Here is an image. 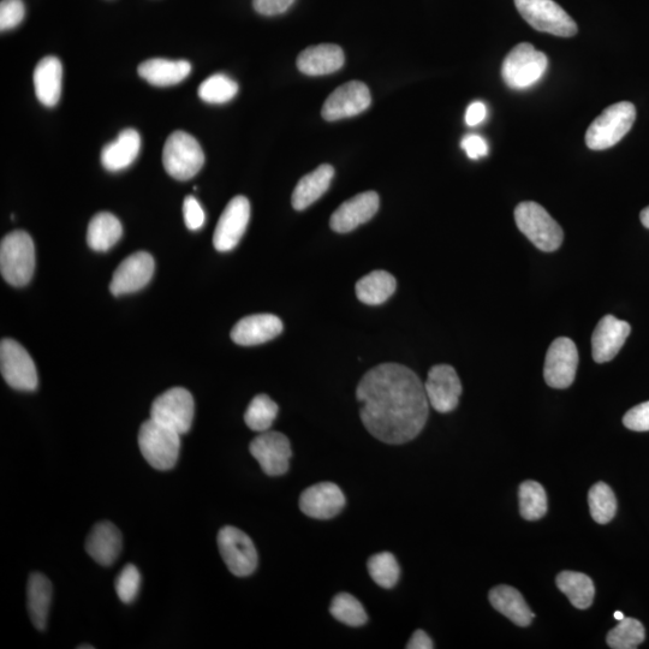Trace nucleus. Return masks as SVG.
<instances>
[{"mask_svg": "<svg viewBox=\"0 0 649 649\" xmlns=\"http://www.w3.org/2000/svg\"><path fill=\"white\" fill-rule=\"evenodd\" d=\"M425 390L432 408L446 414L454 412L460 403L462 384L454 367L438 365L428 373Z\"/></svg>", "mask_w": 649, "mask_h": 649, "instance_id": "obj_14", "label": "nucleus"}, {"mask_svg": "<svg viewBox=\"0 0 649 649\" xmlns=\"http://www.w3.org/2000/svg\"><path fill=\"white\" fill-rule=\"evenodd\" d=\"M249 451L266 475L281 476L288 472L293 450L283 433L261 432L250 443Z\"/></svg>", "mask_w": 649, "mask_h": 649, "instance_id": "obj_12", "label": "nucleus"}, {"mask_svg": "<svg viewBox=\"0 0 649 649\" xmlns=\"http://www.w3.org/2000/svg\"><path fill=\"white\" fill-rule=\"evenodd\" d=\"M623 424L630 431L648 432L649 431V401L639 404V406L630 409L624 415Z\"/></svg>", "mask_w": 649, "mask_h": 649, "instance_id": "obj_42", "label": "nucleus"}, {"mask_svg": "<svg viewBox=\"0 0 649 649\" xmlns=\"http://www.w3.org/2000/svg\"><path fill=\"white\" fill-rule=\"evenodd\" d=\"M636 119L635 106L629 101L607 107L586 134V144L593 151H604L618 144L633 128Z\"/></svg>", "mask_w": 649, "mask_h": 649, "instance_id": "obj_3", "label": "nucleus"}, {"mask_svg": "<svg viewBox=\"0 0 649 649\" xmlns=\"http://www.w3.org/2000/svg\"><path fill=\"white\" fill-rule=\"evenodd\" d=\"M250 218V204L244 196H235L220 216L213 244L218 252H230L240 243Z\"/></svg>", "mask_w": 649, "mask_h": 649, "instance_id": "obj_16", "label": "nucleus"}, {"mask_svg": "<svg viewBox=\"0 0 649 649\" xmlns=\"http://www.w3.org/2000/svg\"><path fill=\"white\" fill-rule=\"evenodd\" d=\"M86 550L95 562L109 567L122 551V534L111 522H100L92 529L86 541Z\"/></svg>", "mask_w": 649, "mask_h": 649, "instance_id": "obj_22", "label": "nucleus"}, {"mask_svg": "<svg viewBox=\"0 0 649 649\" xmlns=\"http://www.w3.org/2000/svg\"><path fill=\"white\" fill-rule=\"evenodd\" d=\"M163 164L172 178L188 181L199 174L205 164V154L194 136L177 130L165 142Z\"/></svg>", "mask_w": 649, "mask_h": 649, "instance_id": "obj_6", "label": "nucleus"}, {"mask_svg": "<svg viewBox=\"0 0 649 649\" xmlns=\"http://www.w3.org/2000/svg\"><path fill=\"white\" fill-rule=\"evenodd\" d=\"M0 371L7 384L15 390L34 391L38 387V372L28 351L14 339L5 338L0 344Z\"/></svg>", "mask_w": 649, "mask_h": 649, "instance_id": "obj_10", "label": "nucleus"}, {"mask_svg": "<svg viewBox=\"0 0 649 649\" xmlns=\"http://www.w3.org/2000/svg\"><path fill=\"white\" fill-rule=\"evenodd\" d=\"M141 150V136L135 129H124L115 141L101 151V164L107 171L118 172L129 168Z\"/></svg>", "mask_w": 649, "mask_h": 649, "instance_id": "obj_25", "label": "nucleus"}, {"mask_svg": "<svg viewBox=\"0 0 649 649\" xmlns=\"http://www.w3.org/2000/svg\"><path fill=\"white\" fill-rule=\"evenodd\" d=\"M579 353L576 344L570 338H557L546 354L544 377L547 385L553 389H567L574 383Z\"/></svg>", "mask_w": 649, "mask_h": 649, "instance_id": "obj_13", "label": "nucleus"}, {"mask_svg": "<svg viewBox=\"0 0 649 649\" xmlns=\"http://www.w3.org/2000/svg\"><path fill=\"white\" fill-rule=\"evenodd\" d=\"M372 97L365 83L351 81L338 87L325 101L321 115L326 121L355 117L371 106Z\"/></svg>", "mask_w": 649, "mask_h": 649, "instance_id": "obj_15", "label": "nucleus"}, {"mask_svg": "<svg viewBox=\"0 0 649 649\" xmlns=\"http://www.w3.org/2000/svg\"><path fill=\"white\" fill-rule=\"evenodd\" d=\"M588 503L593 520L599 525H606L616 516L617 499L611 487L605 482H598L591 488Z\"/></svg>", "mask_w": 649, "mask_h": 649, "instance_id": "obj_34", "label": "nucleus"}, {"mask_svg": "<svg viewBox=\"0 0 649 649\" xmlns=\"http://www.w3.org/2000/svg\"><path fill=\"white\" fill-rule=\"evenodd\" d=\"M556 583L576 609L586 610L592 606L595 587L591 577L576 571H563L557 576Z\"/></svg>", "mask_w": 649, "mask_h": 649, "instance_id": "obj_32", "label": "nucleus"}, {"mask_svg": "<svg viewBox=\"0 0 649 649\" xmlns=\"http://www.w3.org/2000/svg\"><path fill=\"white\" fill-rule=\"evenodd\" d=\"M237 82L228 75L216 74L208 77L199 87V97L208 104H225L236 97Z\"/></svg>", "mask_w": 649, "mask_h": 649, "instance_id": "obj_39", "label": "nucleus"}, {"mask_svg": "<svg viewBox=\"0 0 649 649\" xmlns=\"http://www.w3.org/2000/svg\"><path fill=\"white\" fill-rule=\"evenodd\" d=\"M141 587V574L133 564H127L118 574L116 592L119 600L124 604H132L138 597Z\"/></svg>", "mask_w": 649, "mask_h": 649, "instance_id": "obj_40", "label": "nucleus"}, {"mask_svg": "<svg viewBox=\"0 0 649 649\" xmlns=\"http://www.w3.org/2000/svg\"><path fill=\"white\" fill-rule=\"evenodd\" d=\"M641 223L645 228L649 229V206L642 210L640 214Z\"/></svg>", "mask_w": 649, "mask_h": 649, "instance_id": "obj_48", "label": "nucleus"}, {"mask_svg": "<svg viewBox=\"0 0 649 649\" xmlns=\"http://www.w3.org/2000/svg\"><path fill=\"white\" fill-rule=\"evenodd\" d=\"M330 612L337 621L349 625V627H362L368 621L365 607L354 595L341 593L332 600Z\"/></svg>", "mask_w": 649, "mask_h": 649, "instance_id": "obj_38", "label": "nucleus"}, {"mask_svg": "<svg viewBox=\"0 0 649 649\" xmlns=\"http://www.w3.org/2000/svg\"><path fill=\"white\" fill-rule=\"evenodd\" d=\"M277 415V403L267 395H258L250 402L244 414V421L250 430L261 433L270 430Z\"/></svg>", "mask_w": 649, "mask_h": 649, "instance_id": "obj_33", "label": "nucleus"}, {"mask_svg": "<svg viewBox=\"0 0 649 649\" xmlns=\"http://www.w3.org/2000/svg\"><path fill=\"white\" fill-rule=\"evenodd\" d=\"M154 259L151 254L139 252L128 256L113 273L110 291L115 296L136 293L144 289L154 275Z\"/></svg>", "mask_w": 649, "mask_h": 649, "instance_id": "obj_17", "label": "nucleus"}, {"mask_svg": "<svg viewBox=\"0 0 649 649\" xmlns=\"http://www.w3.org/2000/svg\"><path fill=\"white\" fill-rule=\"evenodd\" d=\"M520 511L525 520L538 521L547 512V496L537 481H525L520 486Z\"/></svg>", "mask_w": 649, "mask_h": 649, "instance_id": "obj_36", "label": "nucleus"}, {"mask_svg": "<svg viewBox=\"0 0 649 649\" xmlns=\"http://www.w3.org/2000/svg\"><path fill=\"white\" fill-rule=\"evenodd\" d=\"M517 228L543 252H556L563 243V230L543 206L526 201L515 210Z\"/></svg>", "mask_w": 649, "mask_h": 649, "instance_id": "obj_4", "label": "nucleus"}, {"mask_svg": "<svg viewBox=\"0 0 649 649\" xmlns=\"http://www.w3.org/2000/svg\"><path fill=\"white\" fill-rule=\"evenodd\" d=\"M26 7L23 0H2L0 3V29L10 31L25 19Z\"/></svg>", "mask_w": 649, "mask_h": 649, "instance_id": "obj_41", "label": "nucleus"}, {"mask_svg": "<svg viewBox=\"0 0 649 649\" xmlns=\"http://www.w3.org/2000/svg\"><path fill=\"white\" fill-rule=\"evenodd\" d=\"M295 0H253L256 13L264 16H276L287 13Z\"/></svg>", "mask_w": 649, "mask_h": 649, "instance_id": "obj_44", "label": "nucleus"}, {"mask_svg": "<svg viewBox=\"0 0 649 649\" xmlns=\"http://www.w3.org/2000/svg\"><path fill=\"white\" fill-rule=\"evenodd\" d=\"M344 493L332 482H320L303 491L300 497V509L315 520H330L344 508Z\"/></svg>", "mask_w": 649, "mask_h": 649, "instance_id": "obj_18", "label": "nucleus"}, {"mask_svg": "<svg viewBox=\"0 0 649 649\" xmlns=\"http://www.w3.org/2000/svg\"><path fill=\"white\" fill-rule=\"evenodd\" d=\"M195 402L192 394L183 387H174L154 400L151 419L178 434H186L192 428Z\"/></svg>", "mask_w": 649, "mask_h": 649, "instance_id": "obj_9", "label": "nucleus"}, {"mask_svg": "<svg viewBox=\"0 0 649 649\" xmlns=\"http://www.w3.org/2000/svg\"><path fill=\"white\" fill-rule=\"evenodd\" d=\"M139 75L142 79L157 87L178 85L190 74L192 65L187 61H170V59L154 58L139 65Z\"/></svg>", "mask_w": 649, "mask_h": 649, "instance_id": "obj_26", "label": "nucleus"}, {"mask_svg": "<svg viewBox=\"0 0 649 649\" xmlns=\"http://www.w3.org/2000/svg\"><path fill=\"white\" fill-rule=\"evenodd\" d=\"M518 13L539 32L571 38L577 34L576 22L553 0H515Z\"/></svg>", "mask_w": 649, "mask_h": 649, "instance_id": "obj_8", "label": "nucleus"}, {"mask_svg": "<svg viewBox=\"0 0 649 649\" xmlns=\"http://www.w3.org/2000/svg\"><path fill=\"white\" fill-rule=\"evenodd\" d=\"M368 573L378 586L391 589L400 581L401 568L390 552H381L369 558Z\"/></svg>", "mask_w": 649, "mask_h": 649, "instance_id": "obj_37", "label": "nucleus"}, {"mask_svg": "<svg viewBox=\"0 0 649 649\" xmlns=\"http://www.w3.org/2000/svg\"><path fill=\"white\" fill-rule=\"evenodd\" d=\"M487 116V109L484 103L481 101H475V103L470 104L466 112V122L469 127H476L480 123L485 121Z\"/></svg>", "mask_w": 649, "mask_h": 649, "instance_id": "obj_46", "label": "nucleus"}, {"mask_svg": "<svg viewBox=\"0 0 649 649\" xmlns=\"http://www.w3.org/2000/svg\"><path fill=\"white\" fill-rule=\"evenodd\" d=\"M283 331L282 320L273 314H254L243 318L231 331V339L242 347L272 341Z\"/></svg>", "mask_w": 649, "mask_h": 649, "instance_id": "obj_21", "label": "nucleus"}, {"mask_svg": "<svg viewBox=\"0 0 649 649\" xmlns=\"http://www.w3.org/2000/svg\"><path fill=\"white\" fill-rule=\"evenodd\" d=\"M630 325L613 315H606L593 332L592 354L595 362L605 363L615 359L630 335Z\"/></svg>", "mask_w": 649, "mask_h": 649, "instance_id": "obj_20", "label": "nucleus"}, {"mask_svg": "<svg viewBox=\"0 0 649 649\" xmlns=\"http://www.w3.org/2000/svg\"><path fill=\"white\" fill-rule=\"evenodd\" d=\"M356 398L362 424L386 444L401 445L418 437L430 414L425 384L398 363H383L367 372Z\"/></svg>", "mask_w": 649, "mask_h": 649, "instance_id": "obj_1", "label": "nucleus"}, {"mask_svg": "<svg viewBox=\"0 0 649 649\" xmlns=\"http://www.w3.org/2000/svg\"><path fill=\"white\" fill-rule=\"evenodd\" d=\"M183 216L189 230H200L205 224V212L194 196H187L186 200H184Z\"/></svg>", "mask_w": 649, "mask_h": 649, "instance_id": "obj_43", "label": "nucleus"}, {"mask_svg": "<svg viewBox=\"0 0 649 649\" xmlns=\"http://www.w3.org/2000/svg\"><path fill=\"white\" fill-rule=\"evenodd\" d=\"M52 583L43 574L34 573L29 577L27 601L29 616L38 630H45L52 604Z\"/></svg>", "mask_w": 649, "mask_h": 649, "instance_id": "obj_29", "label": "nucleus"}, {"mask_svg": "<svg viewBox=\"0 0 649 649\" xmlns=\"http://www.w3.org/2000/svg\"><path fill=\"white\" fill-rule=\"evenodd\" d=\"M217 541L220 555L232 574L247 577L254 573L258 567V552L246 533L236 527H224Z\"/></svg>", "mask_w": 649, "mask_h": 649, "instance_id": "obj_11", "label": "nucleus"}, {"mask_svg": "<svg viewBox=\"0 0 649 649\" xmlns=\"http://www.w3.org/2000/svg\"><path fill=\"white\" fill-rule=\"evenodd\" d=\"M335 169L329 164L320 165L311 174L301 178L293 193V206L297 211L306 210L330 188Z\"/></svg>", "mask_w": 649, "mask_h": 649, "instance_id": "obj_27", "label": "nucleus"}, {"mask_svg": "<svg viewBox=\"0 0 649 649\" xmlns=\"http://www.w3.org/2000/svg\"><path fill=\"white\" fill-rule=\"evenodd\" d=\"M77 648H79V649H86V648L93 649L94 647L93 646H79Z\"/></svg>", "mask_w": 649, "mask_h": 649, "instance_id": "obj_50", "label": "nucleus"}, {"mask_svg": "<svg viewBox=\"0 0 649 649\" xmlns=\"http://www.w3.org/2000/svg\"><path fill=\"white\" fill-rule=\"evenodd\" d=\"M549 67L545 53L532 44L522 43L509 52L503 62V80L510 88L525 89L537 83Z\"/></svg>", "mask_w": 649, "mask_h": 649, "instance_id": "obj_7", "label": "nucleus"}, {"mask_svg": "<svg viewBox=\"0 0 649 649\" xmlns=\"http://www.w3.org/2000/svg\"><path fill=\"white\" fill-rule=\"evenodd\" d=\"M138 439L141 454L152 468L166 472L176 466L181 434L150 419L141 425Z\"/></svg>", "mask_w": 649, "mask_h": 649, "instance_id": "obj_5", "label": "nucleus"}, {"mask_svg": "<svg viewBox=\"0 0 649 649\" xmlns=\"http://www.w3.org/2000/svg\"><path fill=\"white\" fill-rule=\"evenodd\" d=\"M613 617H615L617 621H622V619L625 618L624 613L621 611H616L615 613H613Z\"/></svg>", "mask_w": 649, "mask_h": 649, "instance_id": "obj_49", "label": "nucleus"}, {"mask_svg": "<svg viewBox=\"0 0 649 649\" xmlns=\"http://www.w3.org/2000/svg\"><path fill=\"white\" fill-rule=\"evenodd\" d=\"M35 94L41 104L53 107L62 95L63 67L57 57L41 59L33 75Z\"/></svg>", "mask_w": 649, "mask_h": 649, "instance_id": "obj_24", "label": "nucleus"}, {"mask_svg": "<svg viewBox=\"0 0 649 649\" xmlns=\"http://www.w3.org/2000/svg\"><path fill=\"white\" fill-rule=\"evenodd\" d=\"M344 65V52L335 44L308 47L297 58V68L308 76H324L336 73Z\"/></svg>", "mask_w": 649, "mask_h": 649, "instance_id": "obj_23", "label": "nucleus"}, {"mask_svg": "<svg viewBox=\"0 0 649 649\" xmlns=\"http://www.w3.org/2000/svg\"><path fill=\"white\" fill-rule=\"evenodd\" d=\"M396 288V279L389 272L374 271L357 282L356 295L365 305L378 306L389 300Z\"/></svg>", "mask_w": 649, "mask_h": 649, "instance_id": "obj_31", "label": "nucleus"}, {"mask_svg": "<svg viewBox=\"0 0 649 649\" xmlns=\"http://www.w3.org/2000/svg\"><path fill=\"white\" fill-rule=\"evenodd\" d=\"M122 235L119 219L109 212H101L88 225L87 243L95 252H107L121 240Z\"/></svg>", "mask_w": 649, "mask_h": 649, "instance_id": "obj_30", "label": "nucleus"}, {"mask_svg": "<svg viewBox=\"0 0 649 649\" xmlns=\"http://www.w3.org/2000/svg\"><path fill=\"white\" fill-rule=\"evenodd\" d=\"M461 147L470 159L478 160L488 154L487 142L479 135H468L461 142Z\"/></svg>", "mask_w": 649, "mask_h": 649, "instance_id": "obj_45", "label": "nucleus"}, {"mask_svg": "<svg viewBox=\"0 0 649 649\" xmlns=\"http://www.w3.org/2000/svg\"><path fill=\"white\" fill-rule=\"evenodd\" d=\"M646 639L645 627L635 618L625 617L607 634L606 641L613 649H635Z\"/></svg>", "mask_w": 649, "mask_h": 649, "instance_id": "obj_35", "label": "nucleus"}, {"mask_svg": "<svg viewBox=\"0 0 649 649\" xmlns=\"http://www.w3.org/2000/svg\"><path fill=\"white\" fill-rule=\"evenodd\" d=\"M379 195L366 192L354 196L337 208L331 217V229L338 234H348L362 224L369 222L378 212Z\"/></svg>", "mask_w": 649, "mask_h": 649, "instance_id": "obj_19", "label": "nucleus"}, {"mask_svg": "<svg viewBox=\"0 0 649 649\" xmlns=\"http://www.w3.org/2000/svg\"><path fill=\"white\" fill-rule=\"evenodd\" d=\"M408 649H432L434 648L431 637L424 630H416L412 639L408 642Z\"/></svg>", "mask_w": 649, "mask_h": 649, "instance_id": "obj_47", "label": "nucleus"}, {"mask_svg": "<svg viewBox=\"0 0 649 649\" xmlns=\"http://www.w3.org/2000/svg\"><path fill=\"white\" fill-rule=\"evenodd\" d=\"M490 601L494 609L502 613L506 618L518 627L531 625L535 615L522 594L514 587L498 586L490 592Z\"/></svg>", "mask_w": 649, "mask_h": 649, "instance_id": "obj_28", "label": "nucleus"}, {"mask_svg": "<svg viewBox=\"0 0 649 649\" xmlns=\"http://www.w3.org/2000/svg\"><path fill=\"white\" fill-rule=\"evenodd\" d=\"M35 247L25 231H14L0 244V272L13 287H25L33 277Z\"/></svg>", "mask_w": 649, "mask_h": 649, "instance_id": "obj_2", "label": "nucleus"}]
</instances>
